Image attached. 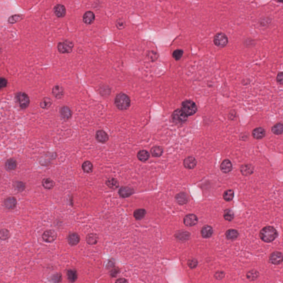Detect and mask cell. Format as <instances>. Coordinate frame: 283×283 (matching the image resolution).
Returning <instances> with one entry per match:
<instances>
[{"mask_svg": "<svg viewBox=\"0 0 283 283\" xmlns=\"http://www.w3.org/2000/svg\"><path fill=\"white\" fill-rule=\"evenodd\" d=\"M224 217L226 221H231L234 218V214L230 210H226L224 211Z\"/></svg>", "mask_w": 283, "mask_h": 283, "instance_id": "8d00e7d4", "label": "cell"}, {"mask_svg": "<svg viewBox=\"0 0 283 283\" xmlns=\"http://www.w3.org/2000/svg\"><path fill=\"white\" fill-rule=\"evenodd\" d=\"M22 16L20 14H16L10 17L8 19V22L11 23H16L22 20Z\"/></svg>", "mask_w": 283, "mask_h": 283, "instance_id": "7bdbcfd3", "label": "cell"}, {"mask_svg": "<svg viewBox=\"0 0 283 283\" xmlns=\"http://www.w3.org/2000/svg\"><path fill=\"white\" fill-rule=\"evenodd\" d=\"M106 184L108 188L112 189H116L119 187V182L115 178H109L106 182Z\"/></svg>", "mask_w": 283, "mask_h": 283, "instance_id": "d4e9b609", "label": "cell"}, {"mask_svg": "<svg viewBox=\"0 0 283 283\" xmlns=\"http://www.w3.org/2000/svg\"><path fill=\"white\" fill-rule=\"evenodd\" d=\"M252 136L256 140H260L264 137L265 135V131L262 127H258L252 131Z\"/></svg>", "mask_w": 283, "mask_h": 283, "instance_id": "e0dca14e", "label": "cell"}, {"mask_svg": "<svg viewBox=\"0 0 283 283\" xmlns=\"http://www.w3.org/2000/svg\"><path fill=\"white\" fill-rule=\"evenodd\" d=\"M198 218L194 214H189L184 218V224L188 227H192L197 224Z\"/></svg>", "mask_w": 283, "mask_h": 283, "instance_id": "ba28073f", "label": "cell"}, {"mask_svg": "<svg viewBox=\"0 0 283 283\" xmlns=\"http://www.w3.org/2000/svg\"><path fill=\"white\" fill-rule=\"evenodd\" d=\"M278 232L272 226H266L260 232V238L267 243L272 242L278 237Z\"/></svg>", "mask_w": 283, "mask_h": 283, "instance_id": "6da1fadb", "label": "cell"}, {"mask_svg": "<svg viewBox=\"0 0 283 283\" xmlns=\"http://www.w3.org/2000/svg\"><path fill=\"white\" fill-rule=\"evenodd\" d=\"M82 168L84 172H86V173H91L93 170L94 166L90 162L86 161L82 164Z\"/></svg>", "mask_w": 283, "mask_h": 283, "instance_id": "e575fe53", "label": "cell"}, {"mask_svg": "<svg viewBox=\"0 0 283 283\" xmlns=\"http://www.w3.org/2000/svg\"><path fill=\"white\" fill-rule=\"evenodd\" d=\"M10 237V232L6 229H2L0 231V239L1 240H7Z\"/></svg>", "mask_w": 283, "mask_h": 283, "instance_id": "f35d334b", "label": "cell"}, {"mask_svg": "<svg viewBox=\"0 0 283 283\" xmlns=\"http://www.w3.org/2000/svg\"><path fill=\"white\" fill-rule=\"evenodd\" d=\"M16 98L20 108L22 109H26L30 103L28 96L24 92H19L16 95Z\"/></svg>", "mask_w": 283, "mask_h": 283, "instance_id": "52a82bcc", "label": "cell"}, {"mask_svg": "<svg viewBox=\"0 0 283 283\" xmlns=\"http://www.w3.org/2000/svg\"><path fill=\"white\" fill-rule=\"evenodd\" d=\"M95 19L94 13L91 11H88L83 16V21L86 24H91Z\"/></svg>", "mask_w": 283, "mask_h": 283, "instance_id": "7402d4cb", "label": "cell"}, {"mask_svg": "<svg viewBox=\"0 0 283 283\" xmlns=\"http://www.w3.org/2000/svg\"><path fill=\"white\" fill-rule=\"evenodd\" d=\"M14 187L18 191H22L26 188V184L22 182H17L15 183Z\"/></svg>", "mask_w": 283, "mask_h": 283, "instance_id": "b9f144b4", "label": "cell"}, {"mask_svg": "<svg viewBox=\"0 0 283 283\" xmlns=\"http://www.w3.org/2000/svg\"><path fill=\"white\" fill-rule=\"evenodd\" d=\"M272 131L276 135H280L283 133V126L281 123L276 124L272 128Z\"/></svg>", "mask_w": 283, "mask_h": 283, "instance_id": "836d02e7", "label": "cell"}, {"mask_svg": "<svg viewBox=\"0 0 283 283\" xmlns=\"http://www.w3.org/2000/svg\"><path fill=\"white\" fill-rule=\"evenodd\" d=\"M226 237L228 240H233L238 237L239 233L238 231L233 229H230L226 231Z\"/></svg>", "mask_w": 283, "mask_h": 283, "instance_id": "f546056e", "label": "cell"}, {"mask_svg": "<svg viewBox=\"0 0 283 283\" xmlns=\"http://www.w3.org/2000/svg\"><path fill=\"white\" fill-rule=\"evenodd\" d=\"M7 85V80L4 78H0V89H2L3 88L6 87Z\"/></svg>", "mask_w": 283, "mask_h": 283, "instance_id": "bcb514c9", "label": "cell"}, {"mask_svg": "<svg viewBox=\"0 0 283 283\" xmlns=\"http://www.w3.org/2000/svg\"><path fill=\"white\" fill-rule=\"evenodd\" d=\"M197 264H198V262H197V260L194 259L189 260V262H188V265L191 268H195L196 265H197Z\"/></svg>", "mask_w": 283, "mask_h": 283, "instance_id": "c3c4849f", "label": "cell"}, {"mask_svg": "<svg viewBox=\"0 0 283 283\" xmlns=\"http://www.w3.org/2000/svg\"><path fill=\"white\" fill-rule=\"evenodd\" d=\"M212 233H213V229L210 226L206 225L202 228L201 234L204 238H207L210 237Z\"/></svg>", "mask_w": 283, "mask_h": 283, "instance_id": "cb8c5ba5", "label": "cell"}, {"mask_svg": "<svg viewBox=\"0 0 283 283\" xmlns=\"http://www.w3.org/2000/svg\"><path fill=\"white\" fill-rule=\"evenodd\" d=\"M146 214V210L143 208L137 209L134 212V217L137 220H140L144 217Z\"/></svg>", "mask_w": 283, "mask_h": 283, "instance_id": "f1b7e54d", "label": "cell"}, {"mask_svg": "<svg viewBox=\"0 0 283 283\" xmlns=\"http://www.w3.org/2000/svg\"><path fill=\"white\" fill-rule=\"evenodd\" d=\"M96 139L100 143H106L108 140V136L104 130H99L96 133Z\"/></svg>", "mask_w": 283, "mask_h": 283, "instance_id": "2e32d148", "label": "cell"}, {"mask_svg": "<svg viewBox=\"0 0 283 283\" xmlns=\"http://www.w3.org/2000/svg\"><path fill=\"white\" fill-rule=\"evenodd\" d=\"M277 81L278 83L280 85H282L283 83V72H279L277 75Z\"/></svg>", "mask_w": 283, "mask_h": 283, "instance_id": "7dc6e473", "label": "cell"}, {"mask_svg": "<svg viewBox=\"0 0 283 283\" xmlns=\"http://www.w3.org/2000/svg\"><path fill=\"white\" fill-rule=\"evenodd\" d=\"M53 95L57 98H61L64 95V90L62 86L56 85L53 88Z\"/></svg>", "mask_w": 283, "mask_h": 283, "instance_id": "603a6c76", "label": "cell"}, {"mask_svg": "<svg viewBox=\"0 0 283 283\" xmlns=\"http://www.w3.org/2000/svg\"><path fill=\"white\" fill-rule=\"evenodd\" d=\"M172 121L176 124H182L185 123L188 120V116L184 114L181 109H177L172 114Z\"/></svg>", "mask_w": 283, "mask_h": 283, "instance_id": "277c9868", "label": "cell"}, {"mask_svg": "<svg viewBox=\"0 0 283 283\" xmlns=\"http://www.w3.org/2000/svg\"><path fill=\"white\" fill-rule=\"evenodd\" d=\"M116 283H128V281H127L126 279H124V278H120L118 279H117L116 281Z\"/></svg>", "mask_w": 283, "mask_h": 283, "instance_id": "f907efd6", "label": "cell"}, {"mask_svg": "<svg viewBox=\"0 0 283 283\" xmlns=\"http://www.w3.org/2000/svg\"><path fill=\"white\" fill-rule=\"evenodd\" d=\"M116 26L118 29H123L126 26L125 22L124 20H121V19L117 20L116 22Z\"/></svg>", "mask_w": 283, "mask_h": 283, "instance_id": "f6af8a7d", "label": "cell"}, {"mask_svg": "<svg viewBox=\"0 0 283 283\" xmlns=\"http://www.w3.org/2000/svg\"><path fill=\"white\" fill-rule=\"evenodd\" d=\"M80 240V236L76 233H72L69 234L68 241L69 244L72 246H75L78 244Z\"/></svg>", "mask_w": 283, "mask_h": 283, "instance_id": "44dd1931", "label": "cell"}, {"mask_svg": "<svg viewBox=\"0 0 283 283\" xmlns=\"http://www.w3.org/2000/svg\"><path fill=\"white\" fill-rule=\"evenodd\" d=\"M60 114L62 117L66 120H68L72 116V111L68 106H64L60 108Z\"/></svg>", "mask_w": 283, "mask_h": 283, "instance_id": "ffe728a7", "label": "cell"}, {"mask_svg": "<svg viewBox=\"0 0 283 283\" xmlns=\"http://www.w3.org/2000/svg\"><path fill=\"white\" fill-rule=\"evenodd\" d=\"M234 197V191L233 190H227L225 191L223 198L225 201H230Z\"/></svg>", "mask_w": 283, "mask_h": 283, "instance_id": "d590c367", "label": "cell"}, {"mask_svg": "<svg viewBox=\"0 0 283 283\" xmlns=\"http://www.w3.org/2000/svg\"><path fill=\"white\" fill-rule=\"evenodd\" d=\"M73 47V43L68 40H65L64 41L59 43L58 49L59 52L60 53H70L72 52Z\"/></svg>", "mask_w": 283, "mask_h": 283, "instance_id": "8992f818", "label": "cell"}, {"mask_svg": "<svg viewBox=\"0 0 283 283\" xmlns=\"http://www.w3.org/2000/svg\"><path fill=\"white\" fill-rule=\"evenodd\" d=\"M181 110L187 116H192L196 113L198 111V107L194 101L187 100L182 102Z\"/></svg>", "mask_w": 283, "mask_h": 283, "instance_id": "3957f363", "label": "cell"}, {"mask_svg": "<svg viewBox=\"0 0 283 283\" xmlns=\"http://www.w3.org/2000/svg\"><path fill=\"white\" fill-rule=\"evenodd\" d=\"M150 153L154 157H159L163 154V148L160 146H153L150 150Z\"/></svg>", "mask_w": 283, "mask_h": 283, "instance_id": "1f68e13d", "label": "cell"}, {"mask_svg": "<svg viewBox=\"0 0 283 283\" xmlns=\"http://www.w3.org/2000/svg\"><path fill=\"white\" fill-rule=\"evenodd\" d=\"M253 170L254 168L251 164H244L240 168V171L243 175H250L253 172Z\"/></svg>", "mask_w": 283, "mask_h": 283, "instance_id": "ac0fdd59", "label": "cell"}, {"mask_svg": "<svg viewBox=\"0 0 283 283\" xmlns=\"http://www.w3.org/2000/svg\"><path fill=\"white\" fill-rule=\"evenodd\" d=\"M283 255L279 252H275L270 254L269 257V262L273 264L278 265L282 262Z\"/></svg>", "mask_w": 283, "mask_h": 283, "instance_id": "30bf717a", "label": "cell"}, {"mask_svg": "<svg viewBox=\"0 0 283 283\" xmlns=\"http://www.w3.org/2000/svg\"><path fill=\"white\" fill-rule=\"evenodd\" d=\"M183 50L182 49H176L172 53V57L176 61L180 60L183 56Z\"/></svg>", "mask_w": 283, "mask_h": 283, "instance_id": "74e56055", "label": "cell"}, {"mask_svg": "<svg viewBox=\"0 0 283 283\" xmlns=\"http://www.w3.org/2000/svg\"><path fill=\"white\" fill-rule=\"evenodd\" d=\"M228 42L227 36L223 33H218L215 35L214 38V43L215 46L219 48H224L226 46Z\"/></svg>", "mask_w": 283, "mask_h": 283, "instance_id": "5b68a950", "label": "cell"}, {"mask_svg": "<svg viewBox=\"0 0 283 283\" xmlns=\"http://www.w3.org/2000/svg\"><path fill=\"white\" fill-rule=\"evenodd\" d=\"M137 158L141 162H146L150 158V153L146 150H141L137 154Z\"/></svg>", "mask_w": 283, "mask_h": 283, "instance_id": "484cf974", "label": "cell"}, {"mask_svg": "<svg viewBox=\"0 0 283 283\" xmlns=\"http://www.w3.org/2000/svg\"><path fill=\"white\" fill-rule=\"evenodd\" d=\"M42 185L45 189H52L54 187L55 182L52 179L47 178L43 180Z\"/></svg>", "mask_w": 283, "mask_h": 283, "instance_id": "d6a6232c", "label": "cell"}, {"mask_svg": "<svg viewBox=\"0 0 283 283\" xmlns=\"http://www.w3.org/2000/svg\"><path fill=\"white\" fill-rule=\"evenodd\" d=\"M67 277L68 280L74 283L78 279V274L76 270L75 269H69L67 271Z\"/></svg>", "mask_w": 283, "mask_h": 283, "instance_id": "83f0119b", "label": "cell"}, {"mask_svg": "<svg viewBox=\"0 0 283 283\" xmlns=\"http://www.w3.org/2000/svg\"><path fill=\"white\" fill-rule=\"evenodd\" d=\"M56 233L53 230H48L44 232L43 234L42 238L43 240L46 242L51 243L55 241L56 238Z\"/></svg>", "mask_w": 283, "mask_h": 283, "instance_id": "9c48e42d", "label": "cell"}, {"mask_svg": "<svg viewBox=\"0 0 283 283\" xmlns=\"http://www.w3.org/2000/svg\"><path fill=\"white\" fill-rule=\"evenodd\" d=\"M184 166L188 169H194L197 164L196 160L192 156H188L184 160Z\"/></svg>", "mask_w": 283, "mask_h": 283, "instance_id": "7c38bea8", "label": "cell"}, {"mask_svg": "<svg viewBox=\"0 0 283 283\" xmlns=\"http://www.w3.org/2000/svg\"><path fill=\"white\" fill-rule=\"evenodd\" d=\"M86 239V242L88 244L93 245V244H96L98 243V237L96 234L90 233V234H88Z\"/></svg>", "mask_w": 283, "mask_h": 283, "instance_id": "4316f807", "label": "cell"}, {"mask_svg": "<svg viewBox=\"0 0 283 283\" xmlns=\"http://www.w3.org/2000/svg\"><path fill=\"white\" fill-rule=\"evenodd\" d=\"M258 276V273L256 270H251L249 272L247 275V277L249 280H253L256 279Z\"/></svg>", "mask_w": 283, "mask_h": 283, "instance_id": "ee69618b", "label": "cell"}, {"mask_svg": "<svg viewBox=\"0 0 283 283\" xmlns=\"http://www.w3.org/2000/svg\"><path fill=\"white\" fill-rule=\"evenodd\" d=\"M176 201L180 205H185L189 201V196L185 192H180L175 196Z\"/></svg>", "mask_w": 283, "mask_h": 283, "instance_id": "4fadbf2b", "label": "cell"}, {"mask_svg": "<svg viewBox=\"0 0 283 283\" xmlns=\"http://www.w3.org/2000/svg\"><path fill=\"white\" fill-rule=\"evenodd\" d=\"M232 164L228 159L224 160L221 164L220 169L224 173H228L232 170Z\"/></svg>", "mask_w": 283, "mask_h": 283, "instance_id": "d6986e66", "label": "cell"}, {"mask_svg": "<svg viewBox=\"0 0 283 283\" xmlns=\"http://www.w3.org/2000/svg\"><path fill=\"white\" fill-rule=\"evenodd\" d=\"M114 104L119 110H126L130 106V98L127 95L120 93L115 98Z\"/></svg>", "mask_w": 283, "mask_h": 283, "instance_id": "7a4b0ae2", "label": "cell"}, {"mask_svg": "<svg viewBox=\"0 0 283 283\" xmlns=\"http://www.w3.org/2000/svg\"><path fill=\"white\" fill-rule=\"evenodd\" d=\"M119 195L121 197L126 198L134 194V190L133 188L128 186H122L118 191Z\"/></svg>", "mask_w": 283, "mask_h": 283, "instance_id": "8fae6325", "label": "cell"}, {"mask_svg": "<svg viewBox=\"0 0 283 283\" xmlns=\"http://www.w3.org/2000/svg\"><path fill=\"white\" fill-rule=\"evenodd\" d=\"M149 58L152 61L156 60V59L158 58L157 54L156 52H151V53H149Z\"/></svg>", "mask_w": 283, "mask_h": 283, "instance_id": "681fc988", "label": "cell"}, {"mask_svg": "<svg viewBox=\"0 0 283 283\" xmlns=\"http://www.w3.org/2000/svg\"><path fill=\"white\" fill-rule=\"evenodd\" d=\"M49 280L52 283H59L62 280V275L60 273L55 274L50 278Z\"/></svg>", "mask_w": 283, "mask_h": 283, "instance_id": "60d3db41", "label": "cell"}, {"mask_svg": "<svg viewBox=\"0 0 283 283\" xmlns=\"http://www.w3.org/2000/svg\"><path fill=\"white\" fill-rule=\"evenodd\" d=\"M54 12L56 16L59 18H62L65 16L66 14V9L64 6L58 4L56 5L54 8Z\"/></svg>", "mask_w": 283, "mask_h": 283, "instance_id": "9a60e30c", "label": "cell"}, {"mask_svg": "<svg viewBox=\"0 0 283 283\" xmlns=\"http://www.w3.org/2000/svg\"><path fill=\"white\" fill-rule=\"evenodd\" d=\"M52 104V101L51 99L49 98H45L43 100V101L40 103V106L43 108H49L50 105Z\"/></svg>", "mask_w": 283, "mask_h": 283, "instance_id": "ab89813d", "label": "cell"}, {"mask_svg": "<svg viewBox=\"0 0 283 283\" xmlns=\"http://www.w3.org/2000/svg\"><path fill=\"white\" fill-rule=\"evenodd\" d=\"M16 198L14 197H9L4 201V206L8 210H12L16 206Z\"/></svg>", "mask_w": 283, "mask_h": 283, "instance_id": "5bb4252c", "label": "cell"}, {"mask_svg": "<svg viewBox=\"0 0 283 283\" xmlns=\"http://www.w3.org/2000/svg\"><path fill=\"white\" fill-rule=\"evenodd\" d=\"M17 166V163L16 160L13 158H11L7 160L5 164V166L7 169L9 170H13L16 169Z\"/></svg>", "mask_w": 283, "mask_h": 283, "instance_id": "4dcf8cb0", "label": "cell"}]
</instances>
